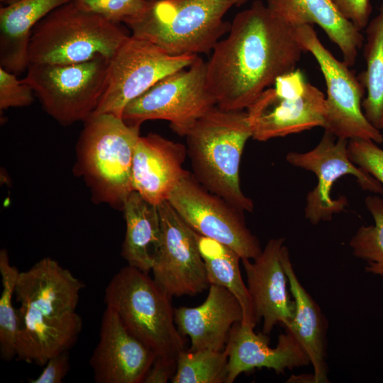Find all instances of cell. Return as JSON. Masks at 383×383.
Masks as SVG:
<instances>
[{
    "mask_svg": "<svg viewBox=\"0 0 383 383\" xmlns=\"http://www.w3.org/2000/svg\"><path fill=\"white\" fill-rule=\"evenodd\" d=\"M33 89L16 74L0 67V109L30 105L35 97Z\"/></svg>",
    "mask_w": 383,
    "mask_h": 383,
    "instance_id": "d6a6232c",
    "label": "cell"
},
{
    "mask_svg": "<svg viewBox=\"0 0 383 383\" xmlns=\"http://www.w3.org/2000/svg\"><path fill=\"white\" fill-rule=\"evenodd\" d=\"M196 239L209 284L223 287L233 294L243 310V318L241 323L255 328L257 323L251 299L240 274V257L227 245L198 233Z\"/></svg>",
    "mask_w": 383,
    "mask_h": 383,
    "instance_id": "484cf974",
    "label": "cell"
},
{
    "mask_svg": "<svg viewBox=\"0 0 383 383\" xmlns=\"http://www.w3.org/2000/svg\"><path fill=\"white\" fill-rule=\"evenodd\" d=\"M250 0H148L126 25L134 37L172 55L207 53L230 28L227 11Z\"/></svg>",
    "mask_w": 383,
    "mask_h": 383,
    "instance_id": "3957f363",
    "label": "cell"
},
{
    "mask_svg": "<svg viewBox=\"0 0 383 383\" xmlns=\"http://www.w3.org/2000/svg\"><path fill=\"white\" fill-rule=\"evenodd\" d=\"M171 299L148 273L130 265L112 277L104 292L106 306L131 334L157 357L177 360L184 341L175 326Z\"/></svg>",
    "mask_w": 383,
    "mask_h": 383,
    "instance_id": "8992f818",
    "label": "cell"
},
{
    "mask_svg": "<svg viewBox=\"0 0 383 383\" xmlns=\"http://www.w3.org/2000/svg\"><path fill=\"white\" fill-rule=\"evenodd\" d=\"M246 109L257 141L301 133L324 124L326 96L294 70L278 77Z\"/></svg>",
    "mask_w": 383,
    "mask_h": 383,
    "instance_id": "9c48e42d",
    "label": "cell"
},
{
    "mask_svg": "<svg viewBox=\"0 0 383 383\" xmlns=\"http://www.w3.org/2000/svg\"><path fill=\"white\" fill-rule=\"evenodd\" d=\"M129 36L120 23L84 9L73 0L35 26L29 42V62L74 64L97 56L109 60Z\"/></svg>",
    "mask_w": 383,
    "mask_h": 383,
    "instance_id": "5b68a950",
    "label": "cell"
},
{
    "mask_svg": "<svg viewBox=\"0 0 383 383\" xmlns=\"http://www.w3.org/2000/svg\"><path fill=\"white\" fill-rule=\"evenodd\" d=\"M284 241V238H272L256 258L241 260L255 321L257 324L262 321V332L267 335L279 323L287 326L294 313L282 261Z\"/></svg>",
    "mask_w": 383,
    "mask_h": 383,
    "instance_id": "9a60e30c",
    "label": "cell"
},
{
    "mask_svg": "<svg viewBox=\"0 0 383 383\" xmlns=\"http://www.w3.org/2000/svg\"><path fill=\"white\" fill-rule=\"evenodd\" d=\"M84 9L115 23L127 24L145 9L148 0H74Z\"/></svg>",
    "mask_w": 383,
    "mask_h": 383,
    "instance_id": "4dcf8cb0",
    "label": "cell"
},
{
    "mask_svg": "<svg viewBox=\"0 0 383 383\" xmlns=\"http://www.w3.org/2000/svg\"><path fill=\"white\" fill-rule=\"evenodd\" d=\"M374 223L360 226L351 238L353 255L366 263L365 270L383 279V199L377 195L365 199Z\"/></svg>",
    "mask_w": 383,
    "mask_h": 383,
    "instance_id": "83f0119b",
    "label": "cell"
},
{
    "mask_svg": "<svg viewBox=\"0 0 383 383\" xmlns=\"http://www.w3.org/2000/svg\"><path fill=\"white\" fill-rule=\"evenodd\" d=\"M187 147L156 133L138 138L132 164L133 191L145 200L159 205L167 199L189 172L183 164Z\"/></svg>",
    "mask_w": 383,
    "mask_h": 383,
    "instance_id": "ac0fdd59",
    "label": "cell"
},
{
    "mask_svg": "<svg viewBox=\"0 0 383 383\" xmlns=\"http://www.w3.org/2000/svg\"><path fill=\"white\" fill-rule=\"evenodd\" d=\"M228 353L202 349L183 350L177 360L172 383H226Z\"/></svg>",
    "mask_w": 383,
    "mask_h": 383,
    "instance_id": "f1b7e54d",
    "label": "cell"
},
{
    "mask_svg": "<svg viewBox=\"0 0 383 383\" xmlns=\"http://www.w3.org/2000/svg\"><path fill=\"white\" fill-rule=\"evenodd\" d=\"M73 0H12L0 9V67L18 75L28 69L35 26L56 8Z\"/></svg>",
    "mask_w": 383,
    "mask_h": 383,
    "instance_id": "cb8c5ba5",
    "label": "cell"
},
{
    "mask_svg": "<svg viewBox=\"0 0 383 383\" xmlns=\"http://www.w3.org/2000/svg\"><path fill=\"white\" fill-rule=\"evenodd\" d=\"M282 261L294 302V316L285 330L293 334L306 353L315 383L328 382L326 362L327 322L318 304L299 281L286 245Z\"/></svg>",
    "mask_w": 383,
    "mask_h": 383,
    "instance_id": "603a6c76",
    "label": "cell"
},
{
    "mask_svg": "<svg viewBox=\"0 0 383 383\" xmlns=\"http://www.w3.org/2000/svg\"><path fill=\"white\" fill-rule=\"evenodd\" d=\"M123 211L126 235L121 256L128 265L148 273L160 246L161 224L158 206L133 191L126 198Z\"/></svg>",
    "mask_w": 383,
    "mask_h": 383,
    "instance_id": "d4e9b609",
    "label": "cell"
},
{
    "mask_svg": "<svg viewBox=\"0 0 383 383\" xmlns=\"http://www.w3.org/2000/svg\"><path fill=\"white\" fill-rule=\"evenodd\" d=\"M339 12L360 31L370 22V0H331Z\"/></svg>",
    "mask_w": 383,
    "mask_h": 383,
    "instance_id": "836d02e7",
    "label": "cell"
},
{
    "mask_svg": "<svg viewBox=\"0 0 383 383\" xmlns=\"http://www.w3.org/2000/svg\"><path fill=\"white\" fill-rule=\"evenodd\" d=\"M366 28L364 56L366 68L360 82L366 90L363 113L377 129L383 130V3Z\"/></svg>",
    "mask_w": 383,
    "mask_h": 383,
    "instance_id": "4316f807",
    "label": "cell"
},
{
    "mask_svg": "<svg viewBox=\"0 0 383 383\" xmlns=\"http://www.w3.org/2000/svg\"><path fill=\"white\" fill-rule=\"evenodd\" d=\"M177 360L156 357L143 379V383H166L173 377Z\"/></svg>",
    "mask_w": 383,
    "mask_h": 383,
    "instance_id": "d590c367",
    "label": "cell"
},
{
    "mask_svg": "<svg viewBox=\"0 0 383 383\" xmlns=\"http://www.w3.org/2000/svg\"><path fill=\"white\" fill-rule=\"evenodd\" d=\"M335 138L325 131L312 150L305 152H290L286 156L290 165L310 171L317 177V184L308 193L304 208L305 218L313 225L331 221L334 214L345 209V198L334 199L331 196L332 186L343 176L352 175L363 190L383 195V185L351 160L349 140Z\"/></svg>",
    "mask_w": 383,
    "mask_h": 383,
    "instance_id": "4fadbf2b",
    "label": "cell"
},
{
    "mask_svg": "<svg viewBox=\"0 0 383 383\" xmlns=\"http://www.w3.org/2000/svg\"><path fill=\"white\" fill-rule=\"evenodd\" d=\"M70 370L68 350L50 358L45 365L42 372L35 379H28L29 383H61Z\"/></svg>",
    "mask_w": 383,
    "mask_h": 383,
    "instance_id": "e575fe53",
    "label": "cell"
},
{
    "mask_svg": "<svg viewBox=\"0 0 383 383\" xmlns=\"http://www.w3.org/2000/svg\"><path fill=\"white\" fill-rule=\"evenodd\" d=\"M20 272L11 265L5 249L0 250V274L2 292L0 298V354L6 361L16 357V343L18 330L17 311L12 297Z\"/></svg>",
    "mask_w": 383,
    "mask_h": 383,
    "instance_id": "f546056e",
    "label": "cell"
},
{
    "mask_svg": "<svg viewBox=\"0 0 383 383\" xmlns=\"http://www.w3.org/2000/svg\"><path fill=\"white\" fill-rule=\"evenodd\" d=\"M304 49L294 28L256 0L238 13L206 62V85L216 106L244 111L276 79L296 69Z\"/></svg>",
    "mask_w": 383,
    "mask_h": 383,
    "instance_id": "6da1fadb",
    "label": "cell"
},
{
    "mask_svg": "<svg viewBox=\"0 0 383 383\" xmlns=\"http://www.w3.org/2000/svg\"><path fill=\"white\" fill-rule=\"evenodd\" d=\"M351 160L383 185V148L373 141L352 139L348 141Z\"/></svg>",
    "mask_w": 383,
    "mask_h": 383,
    "instance_id": "1f68e13d",
    "label": "cell"
},
{
    "mask_svg": "<svg viewBox=\"0 0 383 383\" xmlns=\"http://www.w3.org/2000/svg\"><path fill=\"white\" fill-rule=\"evenodd\" d=\"M304 51L318 62L326 85L323 128L337 138L362 139L382 143L383 134L365 117L362 107L364 87L343 61H339L321 43L312 25L294 28Z\"/></svg>",
    "mask_w": 383,
    "mask_h": 383,
    "instance_id": "30bf717a",
    "label": "cell"
},
{
    "mask_svg": "<svg viewBox=\"0 0 383 383\" xmlns=\"http://www.w3.org/2000/svg\"><path fill=\"white\" fill-rule=\"evenodd\" d=\"M77 145L75 170L94 197L116 209L133 191L132 164L140 127L111 113H92Z\"/></svg>",
    "mask_w": 383,
    "mask_h": 383,
    "instance_id": "277c9868",
    "label": "cell"
},
{
    "mask_svg": "<svg viewBox=\"0 0 383 383\" xmlns=\"http://www.w3.org/2000/svg\"><path fill=\"white\" fill-rule=\"evenodd\" d=\"M167 201L192 229L231 248L241 260H253L262 252L259 240L245 223L244 211L209 192L190 173Z\"/></svg>",
    "mask_w": 383,
    "mask_h": 383,
    "instance_id": "7c38bea8",
    "label": "cell"
},
{
    "mask_svg": "<svg viewBox=\"0 0 383 383\" xmlns=\"http://www.w3.org/2000/svg\"><path fill=\"white\" fill-rule=\"evenodd\" d=\"M16 311V357L27 363L45 365L52 357L69 350L82 329V319L76 311L49 317L21 307Z\"/></svg>",
    "mask_w": 383,
    "mask_h": 383,
    "instance_id": "44dd1931",
    "label": "cell"
},
{
    "mask_svg": "<svg viewBox=\"0 0 383 383\" xmlns=\"http://www.w3.org/2000/svg\"><path fill=\"white\" fill-rule=\"evenodd\" d=\"M157 206L161 238L151 269L153 279L171 298L194 296L204 292L210 284L199 250L196 232L167 201Z\"/></svg>",
    "mask_w": 383,
    "mask_h": 383,
    "instance_id": "5bb4252c",
    "label": "cell"
},
{
    "mask_svg": "<svg viewBox=\"0 0 383 383\" xmlns=\"http://www.w3.org/2000/svg\"><path fill=\"white\" fill-rule=\"evenodd\" d=\"M187 151L195 179L209 192L243 211L254 204L240 184V164L248 140L252 138L248 114L212 107L186 135Z\"/></svg>",
    "mask_w": 383,
    "mask_h": 383,
    "instance_id": "7a4b0ae2",
    "label": "cell"
},
{
    "mask_svg": "<svg viewBox=\"0 0 383 383\" xmlns=\"http://www.w3.org/2000/svg\"><path fill=\"white\" fill-rule=\"evenodd\" d=\"M382 144H383V142H382Z\"/></svg>",
    "mask_w": 383,
    "mask_h": 383,
    "instance_id": "8d00e7d4",
    "label": "cell"
},
{
    "mask_svg": "<svg viewBox=\"0 0 383 383\" xmlns=\"http://www.w3.org/2000/svg\"><path fill=\"white\" fill-rule=\"evenodd\" d=\"M84 287L56 260L44 257L19 273L15 295L20 307L49 317L76 311L80 291Z\"/></svg>",
    "mask_w": 383,
    "mask_h": 383,
    "instance_id": "d6986e66",
    "label": "cell"
},
{
    "mask_svg": "<svg viewBox=\"0 0 383 383\" xmlns=\"http://www.w3.org/2000/svg\"><path fill=\"white\" fill-rule=\"evenodd\" d=\"M269 340L262 332L256 333L241 321L235 323L225 347L228 357L226 383H233L241 373L256 368L281 374L310 364L306 353L289 331L279 335L274 348L269 345Z\"/></svg>",
    "mask_w": 383,
    "mask_h": 383,
    "instance_id": "e0dca14e",
    "label": "cell"
},
{
    "mask_svg": "<svg viewBox=\"0 0 383 383\" xmlns=\"http://www.w3.org/2000/svg\"><path fill=\"white\" fill-rule=\"evenodd\" d=\"M174 315L179 333L191 340V351L223 350L233 326L243 318L238 299L228 289L216 284H210L203 304L177 308Z\"/></svg>",
    "mask_w": 383,
    "mask_h": 383,
    "instance_id": "ffe728a7",
    "label": "cell"
},
{
    "mask_svg": "<svg viewBox=\"0 0 383 383\" xmlns=\"http://www.w3.org/2000/svg\"><path fill=\"white\" fill-rule=\"evenodd\" d=\"M216 105L206 85V62L198 56L191 65L161 79L128 104L121 118L138 126L148 120H165L173 131L186 136Z\"/></svg>",
    "mask_w": 383,
    "mask_h": 383,
    "instance_id": "ba28073f",
    "label": "cell"
},
{
    "mask_svg": "<svg viewBox=\"0 0 383 383\" xmlns=\"http://www.w3.org/2000/svg\"><path fill=\"white\" fill-rule=\"evenodd\" d=\"M157 355L131 334L117 313L106 308L99 340L89 360L96 383H141Z\"/></svg>",
    "mask_w": 383,
    "mask_h": 383,
    "instance_id": "2e32d148",
    "label": "cell"
},
{
    "mask_svg": "<svg viewBox=\"0 0 383 383\" xmlns=\"http://www.w3.org/2000/svg\"><path fill=\"white\" fill-rule=\"evenodd\" d=\"M109 59L66 65L31 63L23 81L38 98L44 110L63 126L85 121L104 93Z\"/></svg>",
    "mask_w": 383,
    "mask_h": 383,
    "instance_id": "52a82bcc",
    "label": "cell"
},
{
    "mask_svg": "<svg viewBox=\"0 0 383 383\" xmlns=\"http://www.w3.org/2000/svg\"><path fill=\"white\" fill-rule=\"evenodd\" d=\"M196 55H172L130 35L109 60L106 85L93 113L121 118L128 104L165 77L191 65Z\"/></svg>",
    "mask_w": 383,
    "mask_h": 383,
    "instance_id": "8fae6325",
    "label": "cell"
},
{
    "mask_svg": "<svg viewBox=\"0 0 383 383\" xmlns=\"http://www.w3.org/2000/svg\"><path fill=\"white\" fill-rule=\"evenodd\" d=\"M267 6L292 28L319 26L341 51L343 62L348 67L354 65L364 43L363 36L331 0H267Z\"/></svg>",
    "mask_w": 383,
    "mask_h": 383,
    "instance_id": "7402d4cb",
    "label": "cell"
}]
</instances>
